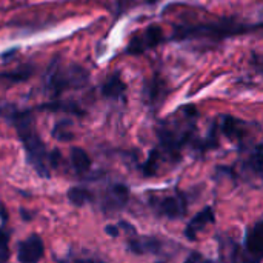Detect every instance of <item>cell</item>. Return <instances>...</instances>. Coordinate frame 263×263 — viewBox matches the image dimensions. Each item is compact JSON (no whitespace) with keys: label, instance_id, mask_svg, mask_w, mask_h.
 I'll list each match as a JSON object with an SVG mask.
<instances>
[{"label":"cell","instance_id":"17","mask_svg":"<svg viewBox=\"0 0 263 263\" xmlns=\"http://www.w3.org/2000/svg\"><path fill=\"white\" fill-rule=\"evenodd\" d=\"M250 163H251V166H253V168H254L257 173H262L263 171V154L262 153H256V154L251 157Z\"/></svg>","mask_w":263,"mask_h":263},{"label":"cell","instance_id":"14","mask_svg":"<svg viewBox=\"0 0 263 263\" xmlns=\"http://www.w3.org/2000/svg\"><path fill=\"white\" fill-rule=\"evenodd\" d=\"M240 123L239 120L233 119V117H225V122H223V133L230 137V139H237L242 136V131H240Z\"/></svg>","mask_w":263,"mask_h":263},{"label":"cell","instance_id":"13","mask_svg":"<svg viewBox=\"0 0 263 263\" xmlns=\"http://www.w3.org/2000/svg\"><path fill=\"white\" fill-rule=\"evenodd\" d=\"M68 199H69V202H71L72 205H76V206H83V205L91 199V194H89L86 190H83V188L74 186V188H69V191H68Z\"/></svg>","mask_w":263,"mask_h":263},{"label":"cell","instance_id":"21","mask_svg":"<svg viewBox=\"0 0 263 263\" xmlns=\"http://www.w3.org/2000/svg\"><path fill=\"white\" fill-rule=\"evenodd\" d=\"M105 231H106V234H109L111 237H117V236H119V230H117V227H114V225H108V227L105 228Z\"/></svg>","mask_w":263,"mask_h":263},{"label":"cell","instance_id":"7","mask_svg":"<svg viewBox=\"0 0 263 263\" xmlns=\"http://www.w3.org/2000/svg\"><path fill=\"white\" fill-rule=\"evenodd\" d=\"M126 89V85L123 83V80L120 79V74L116 72L111 77H108V80L103 83L102 86V92L105 97H111V99H117L120 97Z\"/></svg>","mask_w":263,"mask_h":263},{"label":"cell","instance_id":"15","mask_svg":"<svg viewBox=\"0 0 263 263\" xmlns=\"http://www.w3.org/2000/svg\"><path fill=\"white\" fill-rule=\"evenodd\" d=\"M9 259V236L0 230V263H6Z\"/></svg>","mask_w":263,"mask_h":263},{"label":"cell","instance_id":"1","mask_svg":"<svg viewBox=\"0 0 263 263\" xmlns=\"http://www.w3.org/2000/svg\"><path fill=\"white\" fill-rule=\"evenodd\" d=\"M11 120L18 133V137L26 149L28 160L34 166V170L42 176V177H49V170L46 165V149L45 145L37 134V129L34 126V120L29 112H18V111H11Z\"/></svg>","mask_w":263,"mask_h":263},{"label":"cell","instance_id":"10","mask_svg":"<svg viewBox=\"0 0 263 263\" xmlns=\"http://www.w3.org/2000/svg\"><path fill=\"white\" fill-rule=\"evenodd\" d=\"M32 74V66H22L12 71H6L0 74V80H6L9 83H18L23 80H28Z\"/></svg>","mask_w":263,"mask_h":263},{"label":"cell","instance_id":"22","mask_svg":"<svg viewBox=\"0 0 263 263\" xmlns=\"http://www.w3.org/2000/svg\"><path fill=\"white\" fill-rule=\"evenodd\" d=\"M0 217H2V220L3 222H6V219H8V214H6V208H5V205L0 202Z\"/></svg>","mask_w":263,"mask_h":263},{"label":"cell","instance_id":"4","mask_svg":"<svg viewBox=\"0 0 263 263\" xmlns=\"http://www.w3.org/2000/svg\"><path fill=\"white\" fill-rule=\"evenodd\" d=\"M18 260L20 263H37L43 256V242L39 236H29L25 242L18 245Z\"/></svg>","mask_w":263,"mask_h":263},{"label":"cell","instance_id":"20","mask_svg":"<svg viewBox=\"0 0 263 263\" xmlns=\"http://www.w3.org/2000/svg\"><path fill=\"white\" fill-rule=\"evenodd\" d=\"M49 162H51V166L52 168H57V165H59V159H60V153L57 151V149H54L51 154H49Z\"/></svg>","mask_w":263,"mask_h":263},{"label":"cell","instance_id":"16","mask_svg":"<svg viewBox=\"0 0 263 263\" xmlns=\"http://www.w3.org/2000/svg\"><path fill=\"white\" fill-rule=\"evenodd\" d=\"M157 159H159L157 151H151L149 159L146 160V163H145V166H143L145 176H153V174H156V171H157Z\"/></svg>","mask_w":263,"mask_h":263},{"label":"cell","instance_id":"11","mask_svg":"<svg viewBox=\"0 0 263 263\" xmlns=\"http://www.w3.org/2000/svg\"><path fill=\"white\" fill-rule=\"evenodd\" d=\"M129 248L136 254H145V253H156L160 248V243L154 239H140L133 240L129 243Z\"/></svg>","mask_w":263,"mask_h":263},{"label":"cell","instance_id":"6","mask_svg":"<svg viewBox=\"0 0 263 263\" xmlns=\"http://www.w3.org/2000/svg\"><path fill=\"white\" fill-rule=\"evenodd\" d=\"M247 250L254 260L263 257V222L257 223L247 236Z\"/></svg>","mask_w":263,"mask_h":263},{"label":"cell","instance_id":"5","mask_svg":"<svg viewBox=\"0 0 263 263\" xmlns=\"http://www.w3.org/2000/svg\"><path fill=\"white\" fill-rule=\"evenodd\" d=\"M214 222V214H213V210L211 208H205L202 210L186 227V237L191 239V240H196L197 239V234L199 231H202L208 223H213Z\"/></svg>","mask_w":263,"mask_h":263},{"label":"cell","instance_id":"23","mask_svg":"<svg viewBox=\"0 0 263 263\" xmlns=\"http://www.w3.org/2000/svg\"><path fill=\"white\" fill-rule=\"evenodd\" d=\"M76 263H103V262H99V260H91V259H80V260H77Z\"/></svg>","mask_w":263,"mask_h":263},{"label":"cell","instance_id":"18","mask_svg":"<svg viewBox=\"0 0 263 263\" xmlns=\"http://www.w3.org/2000/svg\"><path fill=\"white\" fill-rule=\"evenodd\" d=\"M251 65L254 66V69H256L257 72L263 74V54L254 52V54L251 55Z\"/></svg>","mask_w":263,"mask_h":263},{"label":"cell","instance_id":"9","mask_svg":"<svg viewBox=\"0 0 263 263\" xmlns=\"http://www.w3.org/2000/svg\"><path fill=\"white\" fill-rule=\"evenodd\" d=\"M185 211V203L179 197H168L162 202V213L171 219L180 217Z\"/></svg>","mask_w":263,"mask_h":263},{"label":"cell","instance_id":"19","mask_svg":"<svg viewBox=\"0 0 263 263\" xmlns=\"http://www.w3.org/2000/svg\"><path fill=\"white\" fill-rule=\"evenodd\" d=\"M185 263H211L210 260H206V259H203L200 254H197V253H193L188 259H186V262Z\"/></svg>","mask_w":263,"mask_h":263},{"label":"cell","instance_id":"8","mask_svg":"<svg viewBox=\"0 0 263 263\" xmlns=\"http://www.w3.org/2000/svg\"><path fill=\"white\" fill-rule=\"evenodd\" d=\"M71 162H72V166L77 173H86L89 168H91V159L88 156V153L79 146H74L71 149Z\"/></svg>","mask_w":263,"mask_h":263},{"label":"cell","instance_id":"2","mask_svg":"<svg viewBox=\"0 0 263 263\" xmlns=\"http://www.w3.org/2000/svg\"><path fill=\"white\" fill-rule=\"evenodd\" d=\"M234 23H210L196 26H182L176 31V39H197V37H225L239 32H247L253 26H233Z\"/></svg>","mask_w":263,"mask_h":263},{"label":"cell","instance_id":"12","mask_svg":"<svg viewBox=\"0 0 263 263\" xmlns=\"http://www.w3.org/2000/svg\"><path fill=\"white\" fill-rule=\"evenodd\" d=\"M129 191L125 185H114L109 191V205H112L114 208H122L126 200H128Z\"/></svg>","mask_w":263,"mask_h":263},{"label":"cell","instance_id":"3","mask_svg":"<svg viewBox=\"0 0 263 263\" xmlns=\"http://www.w3.org/2000/svg\"><path fill=\"white\" fill-rule=\"evenodd\" d=\"M165 40L163 35V29L157 25H151L148 26L145 31H142L140 34H136L131 37L129 43H128V54H142L151 48H156L157 45H160Z\"/></svg>","mask_w":263,"mask_h":263}]
</instances>
